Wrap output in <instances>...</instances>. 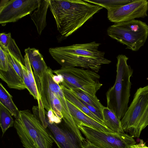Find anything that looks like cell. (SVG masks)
<instances>
[{"label":"cell","instance_id":"obj_31","mask_svg":"<svg viewBox=\"0 0 148 148\" xmlns=\"http://www.w3.org/2000/svg\"><path fill=\"white\" fill-rule=\"evenodd\" d=\"M83 147V148H85V147Z\"/></svg>","mask_w":148,"mask_h":148},{"label":"cell","instance_id":"obj_10","mask_svg":"<svg viewBox=\"0 0 148 148\" xmlns=\"http://www.w3.org/2000/svg\"><path fill=\"white\" fill-rule=\"evenodd\" d=\"M107 10L108 19L115 23L144 18L147 16V1L134 0L126 5Z\"/></svg>","mask_w":148,"mask_h":148},{"label":"cell","instance_id":"obj_28","mask_svg":"<svg viewBox=\"0 0 148 148\" xmlns=\"http://www.w3.org/2000/svg\"><path fill=\"white\" fill-rule=\"evenodd\" d=\"M139 146L138 148H148V147L145 145V143H144L142 140H140L139 143Z\"/></svg>","mask_w":148,"mask_h":148},{"label":"cell","instance_id":"obj_12","mask_svg":"<svg viewBox=\"0 0 148 148\" xmlns=\"http://www.w3.org/2000/svg\"><path fill=\"white\" fill-rule=\"evenodd\" d=\"M6 53L9 63L8 71L0 70V78L11 88L18 90L27 89L17 59L7 50L3 49Z\"/></svg>","mask_w":148,"mask_h":148},{"label":"cell","instance_id":"obj_18","mask_svg":"<svg viewBox=\"0 0 148 148\" xmlns=\"http://www.w3.org/2000/svg\"><path fill=\"white\" fill-rule=\"evenodd\" d=\"M0 102L9 111L12 116L16 119L18 116L19 111L14 103L12 96L0 83Z\"/></svg>","mask_w":148,"mask_h":148},{"label":"cell","instance_id":"obj_24","mask_svg":"<svg viewBox=\"0 0 148 148\" xmlns=\"http://www.w3.org/2000/svg\"><path fill=\"white\" fill-rule=\"evenodd\" d=\"M47 120L48 122L50 124L55 123L59 124L62 121V119L58 117L55 115L53 112L51 110L47 111Z\"/></svg>","mask_w":148,"mask_h":148},{"label":"cell","instance_id":"obj_23","mask_svg":"<svg viewBox=\"0 0 148 148\" xmlns=\"http://www.w3.org/2000/svg\"><path fill=\"white\" fill-rule=\"evenodd\" d=\"M8 63L6 52L0 47V70L5 71H8Z\"/></svg>","mask_w":148,"mask_h":148},{"label":"cell","instance_id":"obj_7","mask_svg":"<svg viewBox=\"0 0 148 148\" xmlns=\"http://www.w3.org/2000/svg\"><path fill=\"white\" fill-rule=\"evenodd\" d=\"M91 143L101 148H130L136 142L125 133L102 132L82 123L77 126Z\"/></svg>","mask_w":148,"mask_h":148},{"label":"cell","instance_id":"obj_11","mask_svg":"<svg viewBox=\"0 0 148 148\" xmlns=\"http://www.w3.org/2000/svg\"><path fill=\"white\" fill-rule=\"evenodd\" d=\"M46 120L51 137L58 148H83L82 142L65 124H50Z\"/></svg>","mask_w":148,"mask_h":148},{"label":"cell","instance_id":"obj_16","mask_svg":"<svg viewBox=\"0 0 148 148\" xmlns=\"http://www.w3.org/2000/svg\"><path fill=\"white\" fill-rule=\"evenodd\" d=\"M102 113L104 125L115 132L125 133L121 120L110 109L107 107H104Z\"/></svg>","mask_w":148,"mask_h":148},{"label":"cell","instance_id":"obj_21","mask_svg":"<svg viewBox=\"0 0 148 148\" xmlns=\"http://www.w3.org/2000/svg\"><path fill=\"white\" fill-rule=\"evenodd\" d=\"M84 0L90 3L101 6L108 10L126 5L134 0Z\"/></svg>","mask_w":148,"mask_h":148},{"label":"cell","instance_id":"obj_3","mask_svg":"<svg viewBox=\"0 0 148 148\" xmlns=\"http://www.w3.org/2000/svg\"><path fill=\"white\" fill-rule=\"evenodd\" d=\"M116 75L115 82L106 93L107 107L121 120L128 108L131 82L130 81L133 70L127 64L128 59L125 55L117 56Z\"/></svg>","mask_w":148,"mask_h":148},{"label":"cell","instance_id":"obj_14","mask_svg":"<svg viewBox=\"0 0 148 148\" xmlns=\"http://www.w3.org/2000/svg\"><path fill=\"white\" fill-rule=\"evenodd\" d=\"M49 4V0H39L37 10L30 14L39 35L47 25L46 15Z\"/></svg>","mask_w":148,"mask_h":148},{"label":"cell","instance_id":"obj_9","mask_svg":"<svg viewBox=\"0 0 148 148\" xmlns=\"http://www.w3.org/2000/svg\"><path fill=\"white\" fill-rule=\"evenodd\" d=\"M108 35L121 44L126 45V49L137 51L143 46L148 34L137 33L132 30L125 22L115 23L107 30Z\"/></svg>","mask_w":148,"mask_h":148},{"label":"cell","instance_id":"obj_30","mask_svg":"<svg viewBox=\"0 0 148 148\" xmlns=\"http://www.w3.org/2000/svg\"><path fill=\"white\" fill-rule=\"evenodd\" d=\"M147 7L148 9V1H147Z\"/></svg>","mask_w":148,"mask_h":148},{"label":"cell","instance_id":"obj_17","mask_svg":"<svg viewBox=\"0 0 148 148\" xmlns=\"http://www.w3.org/2000/svg\"><path fill=\"white\" fill-rule=\"evenodd\" d=\"M60 85L66 99L77 107L83 112L96 121L104 125L103 121L91 112L82 103L80 100L70 90L66 88L61 85L60 84Z\"/></svg>","mask_w":148,"mask_h":148},{"label":"cell","instance_id":"obj_25","mask_svg":"<svg viewBox=\"0 0 148 148\" xmlns=\"http://www.w3.org/2000/svg\"><path fill=\"white\" fill-rule=\"evenodd\" d=\"M80 100L82 103L91 112L103 121V115L102 113L101 112L92 106L86 103L81 99Z\"/></svg>","mask_w":148,"mask_h":148},{"label":"cell","instance_id":"obj_6","mask_svg":"<svg viewBox=\"0 0 148 148\" xmlns=\"http://www.w3.org/2000/svg\"><path fill=\"white\" fill-rule=\"evenodd\" d=\"M53 72L62 76L63 81L60 84L66 88H79L93 97L96 96L97 92L103 85L99 82V75L89 69L61 67Z\"/></svg>","mask_w":148,"mask_h":148},{"label":"cell","instance_id":"obj_29","mask_svg":"<svg viewBox=\"0 0 148 148\" xmlns=\"http://www.w3.org/2000/svg\"><path fill=\"white\" fill-rule=\"evenodd\" d=\"M139 146V144H135L131 146L130 148H138Z\"/></svg>","mask_w":148,"mask_h":148},{"label":"cell","instance_id":"obj_8","mask_svg":"<svg viewBox=\"0 0 148 148\" xmlns=\"http://www.w3.org/2000/svg\"><path fill=\"white\" fill-rule=\"evenodd\" d=\"M39 0H2L0 5V23L4 26L31 14L39 6Z\"/></svg>","mask_w":148,"mask_h":148},{"label":"cell","instance_id":"obj_1","mask_svg":"<svg viewBox=\"0 0 148 148\" xmlns=\"http://www.w3.org/2000/svg\"><path fill=\"white\" fill-rule=\"evenodd\" d=\"M49 7L58 31L67 37L103 8L84 0H49Z\"/></svg>","mask_w":148,"mask_h":148},{"label":"cell","instance_id":"obj_26","mask_svg":"<svg viewBox=\"0 0 148 148\" xmlns=\"http://www.w3.org/2000/svg\"><path fill=\"white\" fill-rule=\"evenodd\" d=\"M83 146L85 148H101L92 143L87 138H85L82 142Z\"/></svg>","mask_w":148,"mask_h":148},{"label":"cell","instance_id":"obj_27","mask_svg":"<svg viewBox=\"0 0 148 148\" xmlns=\"http://www.w3.org/2000/svg\"><path fill=\"white\" fill-rule=\"evenodd\" d=\"M52 78L54 81L58 84H60L63 81V79L62 76L60 74L54 75H52Z\"/></svg>","mask_w":148,"mask_h":148},{"label":"cell","instance_id":"obj_19","mask_svg":"<svg viewBox=\"0 0 148 148\" xmlns=\"http://www.w3.org/2000/svg\"><path fill=\"white\" fill-rule=\"evenodd\" d=\"M70 90L80 99L94 107L102 113L104 106L101 103L97 96L93 97L78 88Z\"/></svg>","mask_w":148,"mask_h":148},{"label":"cell","instance_id":"obj_13","mask_svg":"<svg viewBox=\"0 0 148 148\" xmlns=\"http://www.w3.org/2000/svg\"><path fill=\"white\" fill-rule=\"evenodd\" d=\"M66 99L70 112L77 126L80 123H82L102 132L109 133L115 132L83 112L71 102Z\"/></svg>","mask_w":148,"mask_h":148},{"label":"cell","instance_id":"obj_15","mask_svg":"<svg viewBox=\"0 0 148 148\" xmlns=\"http://www.w3.org/2000/svg\"><path fill=\"white\" fill-rule=\"evenodd\" d=\"M0 47L3 49L7 50L18 60L24 65V59L21 51L17 46L14 40L12 37L10 33H1L0 34Z\"/></svg>","mask_w":148,"mask_h":148},{"label":"cell","instance_id":"obj_4","mask_svg":"<svg viewBox=\"0 0 148 148\" xmlns=\"http://www.w3.org/2000/svg\"><path fill=\"white\" fill-rule=\"evenodd\" d=\"M14 126L25 148H52L49 132L29 110H20Z\"/></svg>","mask_w":148,"mask_h":148},{"label":"cell","instance_id":"obj_22","mask_svg":"<svg viewBox=\"0 0 148 148\" xmlns=\"http://www.w3.org/2000/svg\"><path fill=\"white\" fill-rule=\"evenodd\" d=\"M17 61L20 66L23 75V81L27 87V89L28 90L30 94L34 98V92L31 84L28 78L27 71L26 67L25 66L23 65L20 61L17 60Z\"/></svg>","mask_w":148,"mask_h":148},{"label":"cell","instance_id":"obj_2","mask_svg":"<svg viewBox=\"0 0 148 148\" xmlns=\"http://www.w3.org/2000/svg\"><path fill=\"white\" fill-rule=\"evenodd\" d=\"M100 45L93 41L51 48L49 51L62 67H80L98 73L102 65L111 62L104 57V52L98 50Z\"/></svg>","mask_w":148,"mask_h":148},{"label":"cell","instance_id":"obj_5","mask_svg":"<svg viewBox=\"0 0 148 148\" xmlns=\"http://www.w3.org/2000/svg\"><path fill=\"white\" fill-rule=\"evenodd\" d=\"M121 121L124 132L133 138L139 137L148 125V85L137 90Z\"/></svg>","mask_w":148,"mask_h":148},{"label":"cell","instance_id":"obj_20","mask_svg":"<svg viewBox=\"0 0 148 148\" xmlns=\"http://www.w3.org/2000/svg\"><path fill=\"white\" fill-rule=\"evenodd\" d=\"M14 123L10 112L0 102V125L2 136L9 128L14 126Z\"/></svg>","mask_w":148,"mask_h":148}]
</instances>
